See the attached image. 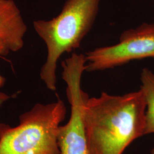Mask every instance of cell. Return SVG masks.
<instances>
[{
	"mask_svg": "<svg viewBox=\"0 0 154 154\" xmlns=\"http://www.w3.org/2000/svg\"><path fill=\"white\" fill-rule=\"evenodd\" d=\"M146 103L142 91L88 98L84 120L89 154H122L144 135Z\"/></svg>",
	"mask_w": 154,
	"mask_h": 154,
	"instance_id": "cell-1",
	"label": "cell"
},
{
	"mask_svg": "<svg viewBox=\"0 0 154 154\" xmlns=\"http://www.w3.org/2000/svg\"><path fill=\"white\" fill-rule=\"evenodd\" d=\"M101 0H66L60 13L49 20H38L33 27L47 48L40 78L46 88L57 89V63L61 56L79 49L93 26Z\"/></svg>",
	"mask_w": 154,
	"mask_h": 154,
	"instance_id": "cell-2",
	"label": "cell"
},
{
	"mask_svg": "<svg viewBox=\"0 0 154 154\" xmlns=\"http://www.w3.org/2000/svg\"><path fill=\"white\" fill-rule=\"evenodd\" d=\"M66 113L58 98L35 103L19 116L16 126L0 123V154H60L58 134Z\"/></svg>",
	"mask_w": 154,
	"mask_h": 154,
	"instance_id": "cell-3",
	"label": "cell"
},
{
	"mask_svg": "<svg viewBox=\"0 0 154 154\" xmlns=\"http://www.w3.org/2000/svg\"><path fill=\"white\" fill-rule=\"evenodd\" d=\"M85 54L72 53L62 62V78L67 85L66 95L71 106L68 122L58 130L60 154H89L84 120V106L88 94L81 87L85 71Z\"/></svg>",
	"mask_w": 154,
	"mask_h": 154,
	"instance_id": "cell-4",
	"label": "cell"
},
{
	"mask_svg": "<svg viewBox=\"0 0 154 154\" xmlns=\"http://www.w3.org/2000/svg\"><path fill=\"white\" fill-rule=\"evenodd\" d=\"M85 71L99 72L127 63L154 58V23H144L124 31L115 45L97 48L85 54Z\"/></svg>",
	"mask_w": 154,
	"mask_h": 154,
	"instance_id": "cell-5",
	"label": "cell"
},
{
	"mask_svg": "<svg viewBox=\"0 0 154 154\" xmlns=\"http://www.w3.org/2000/svg\"><path fill=\"white\" fill-rule=\"evenodd\" d=\"M28 30L21 11L14 0H0V44L6 50L17 52L24 46Z\"/></svg>",
	"mask_w": 154,
	"mask_h": 154,
	"instance_id": "cell-6",
	"label": "cell"
},
{
	"mask_svg": "<svg viewBox=\"0 0 154 154\" xmlns=\"http://www.w3.org/2000/svg\"><path fill=\"white\" fill-rule=\"evenodd\" d=\"M140 90L146 103L145 135L154 134V72L148 68H143L140 73Z\"/></svg>",
	"mask_w": 154,
	"mask_h": 154,
	"instance_id": "cell-7",
	"label": "cell"
},
{
	"mask_svg": "<svg viewBox=\"0 0 154 154\" xmlns=\"http://www.w3.org/2000/svg\"><path fill=\"white\" fill-rule=\"evenodd\" d=\"M9 52L6 50L5 47L1 44H0V57L2 55H6ZM5 82V78L0 74V88H2L4 86Z\"/></svg>",
	"mask_w": 154,
	"mask_h": 154,
	"instance_id": "cell-8",
	"label": "cell"
},
{
	"mask_svg": "<svg viewBox=\"0 0 154 154\" xmlns=\"http://www.w3.org/2000/svg\"><path fill=\"white\" fill-rule=\"evenodd\" d=\"M14 95H15V94H13L12 95H9L4 92L0 91V105H2L5 102H7L8 100L14 98Z\"/></svg>",
	"mask_w": 154,
	"mask_h": 154,
	"instance_id": "cell-9",
	"label": "cell"
},
{
	"mask_svg": "<svg viewBox=\"0 0 154 154\" xmlns=\"http://www.w3.org/2000/svg\"><path fill=\"white\" fill-rule=\"evenodd\" d=\"M154 154V147L150 151V154Z\"/></svg>",
	"mask_w": 154,
	"mask_h": 154,
	"instance_id": "cell-10",
	"label": "cell"
}]
</instances>
